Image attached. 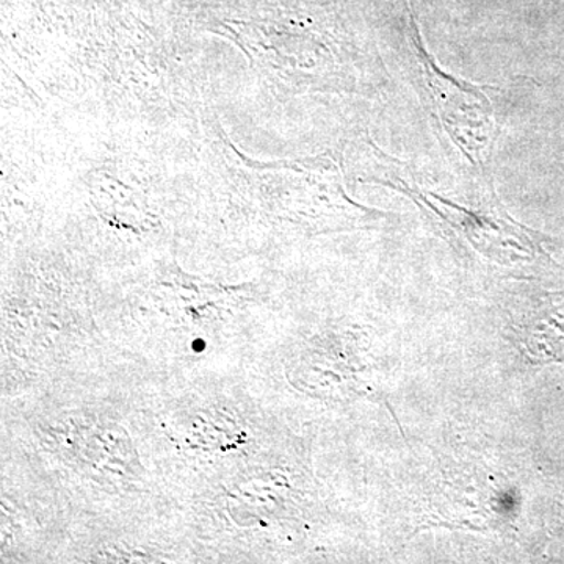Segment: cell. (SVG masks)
I'll use <instances>...</instances> for the list:
<instances>
[]
</instances>
